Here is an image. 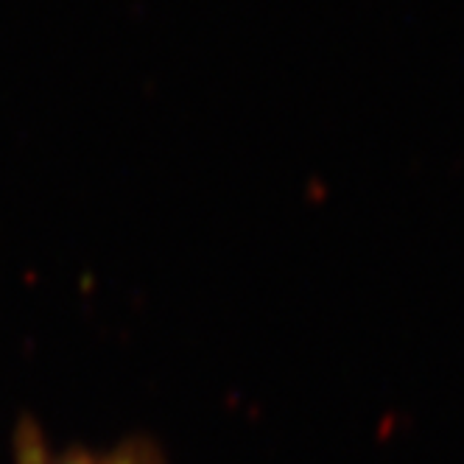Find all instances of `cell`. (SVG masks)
<instances>
[{
  "label": "cell",
  "instance_id": "obj_1",
  "mask_svg": "<svg viewBox=\"0 0 464 464\" xmlns=\"http://www.w3.org/2000/svg\"><path fill=\"white\" fill-rule=\"evenodd\" d=\"M62 464H160L157 453L149 445H126L107 456H82V459H64Z\"/></svg>",
  "mask_w": 464,
  "mask_h": 464
}]
</instances>
